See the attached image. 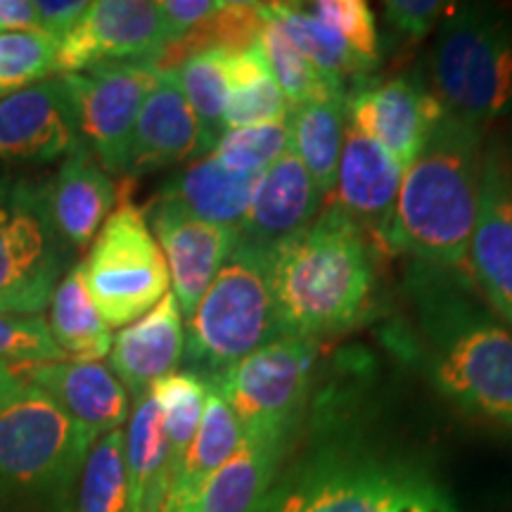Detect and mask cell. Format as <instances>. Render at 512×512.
Returning <instances> with one entry per match:
<instances>
[{
	"label": "cell",
	"mask_w": 512,
	"mask_h": 512,
	"mask_svg": "<svg viewBox=\"0 0 512 512\" xmlns=\"http://www.w3.org/2000/svg\"><path fill=\"white\" fill-rule=\"evenodd\" d=\"M0 361L8 366H29L67 358L50 337L46 318L0 313Z\"/></svg>",
	"instance_id": "cell-36"
},
{
	"label": "cell",
	"mask_w": 512,
	"mask_h": 512,
	"mask_svg": "<svg viewBox=\"0 0 512 512\" xmlns=\"http://www.w3.org/2000/svg\"><path fill=\"white\" fill-rule=\"evenodd\" d=\"M451 8L453 3H444V0H387L384 17L394 31L420 41L444 22Z\"/></svg>",
	"instance_id": "cell-37"
},
{
	"label": "cell",
	"mask_w": 512,
	"mask_h": 512,
	"mask_svg": "<svg viewBox=\"0 0 512 512\" xmlns=\"http://www.w3.org/2000/svg\"><path fill=\"white\" fill-rule=\"evenodd\" d=\"M207 155L200 121L190 110L176 76L159 72L155 88L140 107L124 181Z\"/></svg>",
	"instance_id": "cell-18"
},
{
	"label": "cell",
	"mask_w": 512,
	"mask_h": 512,
	"mask_svg": "<svg viewBox=\"0 0 512 512\" xmlns=\"http://www.w3.org/2000/svg\"><path fill=\"white\" fill-rule=\"evenodd\" d=\"M240 441L242 430L238 418L223 401V396L209 387L200 427H197L181 470L171 484L164 512H190L209 479L238 451Z\"/></svg>",
	"instance_id": "cell-24"
},
{
	"label": "cell",
	"mask_w": 512,
	"mask_h": 512,
	"mask_svg": "<svg viewBox=\"0 0 512 512\" xmlns=\"http://www.w3.org/2000/svg\"><path fill=\"white\" fill-rule=\"evenodd\" d=\"M320 339L275 337L207 382L238 418L242 439L285 451L304 411Z\"/></svg>",
	"instance_id": "cell-9"
},
{
	"label": "cell",
	"mask_w": 512,
	"mask_h": 512,
	"mask_svg": "<svg viewBox=\"0 0 512 512\" xmlns=\"http://www.w3.org/2000/svg\"><path fill=\"white\" fill-rule=\"evenodd\" d=\"M145 219L169 266L171 292L178 309L183 320H188L209 290L211 280L238 245L240 233L195 219L176 204L157 197L145 209Z\"/></svg>",
	"instance_id": "cell-14"
},
{
	"label": "cell",
	"mask_w": 512,
	"mask_h": 512,
	"mask_svg": "<svg viewBox=\"0 0 512 512\" xmlns=\"http://www.w3.org/2000/svg\"><path fill=\"white\" fill-rule=\"evenodd\" d=\"M467 264L486 304L512 330V155L501 136L484 143L477 226Z\"/></svg>",
	"instance_id": "cell-12"
},
{
	"label": "cell",
	"mask_w": 512,
	"mask_h": 512,
	"mask_svg": "<svg viewBox=\"0 0 512 512\" xmlns=\"http://www.w3.org/2000/svg\"><path fill=\"white\" fill-rule=\"evenodd\" d=\"M188 100L190 110L200 121L209 152L226 133V105L230 93V53L223 48H204L171 69Z\"/></svg>",
	"instance_id": "cell-30"
},
{
	"label": "cell",
	"mask_w": 512,
	"mask_h": 512,
	"mask_svg": "<svg viewBox=\"0 0 512 512\" xmlns=\"http://www.w3.org/2000/svg\"><path fill=\"white\" fill-rule=\"evenodd\" d=\"M510 155H512V143H510Z\"/></svg>",
	"instance_id": "cell-43"
},
{
	"label": "cell",
	"mask_w": 512,
	"mask_h": 512,
	"mask_svg": "<svg viewBox=\"0 0 512 512\" xmlns=\"http://www.w3.org/2000/svg\"><path fill=\"white\" fill-rule=\"evenodd\" d=\"M34 5L38 31L60 43L79 24V19L86 15L91 3H83V0H34Z\"/></svg>",
	"instance_id": "cell-39"
},
{
	"label": "cell",
	"mask_w": 512,
	"mask_h": 512,
	"mask_svg": "<svg viewBox=\"0 0 512 512\" xmlns=\"http://www.w3.org/2000/svg\"><path fill=\"white\" fill-rule=\"evenodd\" d=\"M261 174L228 169L219 159L207 155L169 178V183L159 190L157 200L176 204L200 221L240 233Z\"/></svg>",
	"instance_id": "cell-22"
},
{
	"label": "cell",
	"mask_w": 512,
	"mask_h": 512,
	"mask_svg": "<svg viewBox=\"0 0 512 512\" xmlns=\"http://www.w3.org/2000/svg\"><path fill=\"white\" fill-rule=\"evenodd\" d=\"M287 150H290V128L285 119L266 126L226 131L209 155L219 159L228 169L261 174L278 162Z\"/></svg>",
	"instance_id": "cell-34"
},
{
	"label": "cell",
	"mask_w": 512,
	"mask_h": 512,
	"mask_svg": "<svg viewBox=\"0 0 512 512\" xmlns=\"http://www.w3.org/2000/svg\"><path fill=\"white\" fill-rule=\"evenodd\" d=\"M221 3L223 0H159L157 5L171 43H176L204 27L219 12Z\"/></svg>",
	"instance_id": "cell-38"
},
{
	"label": "cell",
	"mask_w": 512,
	"mask_h": 512,
	"mask_svg": "<svg viewBox=\"0 0 512 512\" xmlns=\"http://www.w3.org/2000/svg\"><path fill=\"white\" fill-rule=\"evenodd\" d=\"M259 46L264 50L273 79L280 86V91H283L290 107L325 98V95L349 93L347 86H342V83L325 79V76L320 74L290 41H287L283 31L275 27V22L268 17V12L266 24L259 36Z\"/></svg>",
	"instance_id": "cell-33"
},
{
	"label": "cell",
	"mask_w": 512,
	"mask_h": 512,
	"mask_svg": "<svg viewBox=\"0 0 512 512\" xmlns=\"http://www.w3.org/2000/svg\"><path fill=\"white\" fill-rule=\"evenodd\" d=\"M124 430L95 441L81 467L74 494V512H126Z\"/></svg>",
	"instance_id": "cell-32"
},
{
	"label": "cell",
	"mask_w": 512,
	"mask_h": 512,
	"mask_svg": "<svg viewBox=\"0 0 512 512\" xmlns=\"http://www.w3.org/2000/svg\"><path fill=\"white\" fill-rule=\"evenodd\" d=\"M48 330L67 361L98 363L112 349V328L95 309L83 283L81 261L69 268L50 297Z\"/></svg>",
	"instance_id": "cell-26"
},
{
	"label": "cell",
	"mask_w": 512,
	"mask_h": 512,
	"mask_svg": "<svg viewBox=\"0 0 512 512\" xmlns=\"http://www.w3.org/2000/svg\"><path fill=\"white\" fill-rule=\"evenodd\" d=\"M411 512H453V510L448 508L444 501H441L439 494H434L432 498H427V501H422V503L415 505Z\"/></svg>",
	"instance_id": "cell-42"
},
{
	"label": "cell",
	"mask_w": 512,
	"mask_h": 512,
	"mask_svg": "<svg viewBox=\"0 0 512 512\" xmlns=\"http://www.w3.org/2000/svg\"><path fill=\"white\" fill-rule=\"evenodd\" d=\"M430 91L448 117L486 128L512 110V17L491 5L453 8L430 53Z\"/></svg>",
	"instance_id": "cell-5"
},
{
	"label": "cell",
	"mask_w": 512,
	"mask_h": 512,
	"mask_svg": "<svg viewBox=\"0 0 512 512\" xmlns=\"http://www.w3.org/2000/svg\"><path fill=\"white\" fill-rule=\"evenodd\" d=\"M185 328L174 292H166L155 309L133 320L114 337L110 370L124 384L128 396L140 399L164 375L174 373L183 361Z\"/></svg>",
	"instance_id": "cell-21"
},
{
	"label": "cell",
	"mask_w": 512,
	"mask_h": 512,
	"mask_svg": "<svg viewBox=\"0 0 512 512\" xmlns=\"http://www.w3.org/2000/svg\"><path fill=\"white\" fill-rule=\"evenodd\" d=\"M403 166L349 121L337 164L335 190L328 197L366 233L384 238L403 181Z\"/></svg>",
	"instance_id": "cell-17"
},
{
	"label": "cell",
	"mask_w": 512,
	"mask_h": 512,
	"mask_svg": "<svg viewBox=\"0 0 512 512\" xmlns=\"http://www.w3.org/2000/svg\"><path fill=\"white\" fill-rule=\"evenodd\" d=\"M126 512H164L171 491L169 446L155 396H140L124 430Z\"/></svg>",
	"instance_id": "cell-23"
},
{
	"label": "cell",
	"mask_w": 512,
	"mask_h": 512,
	"mask_svg": "<svg viewBox=\"0 0 512 512\" xmlns=\"http://www.w3.org/2000/svg\"><path fill=\"white\" fill-rule=\"evenodd\" d=\"M268 273L280 337L320 339L347 330L375 290L366 230L335 204L271 249Z\"/></svg>",
	"instance_id": "cell-3"
},
{
	"label": "cell",
	"mask_w": 512,
	"mask_h": 512,
	"mask_svg": "<svg viewBox=\"0 0 512 512\" xmlns=\"http://www.w3.org/2000/svg\"><path fill=\"white\" fill-rule=\"evenodd\" d=\"M48 207L60 238L74 249H86L102 223L119 204L112 176L98 164L81 140L69 147L57 174L46 181Z\"/></svg>",
	"instance_id": "cell-20"
},
{
	"label": "cell",
	"mask_w": 512,
	"mask_h": 512,
	"mask_svg": "<svg viewBox=\"0 0 512 512\" xmlns=\"http://www.w3.org/2000/svg\"><path fill=\"white\" fill-rule=\"evenodd\" d=\"M427 268V266H425ZM415 306L427 373L465 411L512 430V330L472 278L427 268Z\"/></svg>",
	"instance_id": "cell-1"
},
{
	"label": "cell",
	"mask_w": 512,
	"mask_h": 512,
	"mask_svg": "<svg viewBox=\"0 0 512 512\" xmlns=\"http://www.w3.org/2000/svg\"><path fill=\"white\" fill-rule=\"evenodd\" d=\"M169 46V31L155 0H95L57 43L55 74H79L102 64L155 67Z\"/></svg>",
	"instance_id": "cell-11"
},
{
	"label": "cell",
	"mask_w": 512,
	"mask_h": 512,
	"mask_svg": "<svg viewBox=\"0 0 512 512\" xmlns=\"http://www.w3.org/2000/svg\"><path fill=\"white\" fill-rule=\"evenodd\" d=\"M290 117L283 91L275 83L259 43L230 53V93L226 105V131L254 128Z\"/></svg>",
	"instance_id": "cell-28"
},
{
	"label": "cell",
	"mask_w": 512,
	"mask_h": 512,
	"mask_svg": "<svg viewBox=\"0 0 512 512\" xmlns=\"http://www.w3.org/2000/svg\"><path fill=\"white\" fill-rule=\"evenodd\" d=\"M207 392V382L188 373V370H174L150 387V394L155 396L159 415H162L166 446H169L171 484H174L185 453H188L197 427H200Z\"/></svg>",
	"instance_id": "cell-31"
},
{
	"label": "cell",
	"mask_w": 512,
	"mask_h": 512,
	"mask_svg": "<svg viewBox=\"0 0 512 512\" xmlns=\"http://www.w3.org/2000/svg\"><path fill=\"white\" fill-rule=\"evenodd\" d=\"M27 387L38 389L86 430L93 444L131 415V396L105 363L50 361L12 366Z\"/></svg>",
	"instance_id": "cell-15"
},
{
	"label": "cell",
	"mask_w": 512,
	"mask_h": 512,
	"mask_svg": "<svg viewBox=\"0 0 512 512\" xmlns=\"http://www.w3.org/2000/svg\"><path fill=\"white\" fill-rule=\"evenodd\" d=\"M91 446L46 394L24 389L0 408V512H74Z\"/></svg>",
	"instance_id": "cell-4"
},
{
	"label": "cell",
	"mask_w": 512,
	"mask_h": 512,
	"mask_svg": "<svg viewBox=\"0 0 512 512\" xmlns=\"http://www.w3.org/2000/svg\"><path fill=\"white\" fill-rule=\"evenodd\" d=\"M50 216L46 183L0 174V313L38 316L72 268Z\"/></svg>",
	"instance_id": "cell-7"
},
{
	"label": "cell",
	"mask_w": 512,
	"mask_h": 512,
	"mask_svg": "<svg viewBox=\"0 0 512 512\" xmlns=\"http://www.w3.org/2000/svg\"><path fill=\"white\" fill-rule=\"evenodd\" d=\"M347 95L335 93L325 98L290 107L287 128H290V150L316 183L323 200L335 190L337 164L342 155L344 131H347Z\"/></svg>",
	"instance_id": "cell-25"
},
{
	"label": "cell",
	"mask_w": 512,
	"mask_h": 512,
	"mask_svg": "<svg viewBox=\"0 0 512 512\" xmlns=\"http://www.w3.org/2000/svg\"><path fill=\"white\" fill-rule=\"evenodd\" d=\"M24 389H27V384L22 382L17 370L0 361V408L8 406L10 401H15Z\"/></svg>",
	"instance_id": "cell-41"
},
{
	"label": "cell",
	"mask_w": 512,
	"mask_h": 512,
	"mask_svg": "<svg viewBox=\"0 0 512 512\" xmlns=\"http://www.w3.org/2000/svg\"><path fill=\"white\" fill-rule=\"evenodd\" d=\"M38 31L34 0H0V34Z\"/></svg>",
	"instance_id": "cell-40"
},
{
	"label": "cell",
	"mask_w": 512,
	"mask_h": 512,
	"mask_svg": "<svg viewBox=\"0 0 512 512\" xmlns=\"http://www.w3.org/2000/svg\"><path fill=\"white\" fill-rule=\"evenodd\" d=\"M81 271L95 309L110 328L143 318L169 292V266L145 211L128 200V190L95 235Z\"/></svg>",
	"instance_id": "cell-8"
},
{
	"label": "cell",
	"mask_w": 512,
	"mask_h": 512,
	"mask_svg": "<svg viewBox=\"0 0 512 512\" xmlns=\"http://www.w3.org/2000/svg\"><path fill=\"white\" fill-rule=\"evenodd\" d=\"M283 451L242 439L238 451L209 479L190 512H259L266 505Z\"/></svg>",
	"instance_id": "cell-27"
},
{
	"label": "cell",
	"mask_w": 512,
	"mask_h": 512,
	"mask_svg": "<svg viewBox=\"0 0 512 512\" xmlns=\"http://www.w3.org/2000/svg\"><path fill=\"white\" fill-rule=\"evenodd\" d=\"M484 128L446 117L403 171L384 245L427 268L470 278V242L482 190Z\"/></svg>",
	"instance_id": "cell-2"
},
{
	"label": "cell",
	"mask_w": 512,
	"mask_h": 512,
	"mask_svg": "<svg viewBox=\"0 0 512 512\" xmlns=\"http://www.w3.org/2000/svg\"><path fill=\"white\" fill-rule=\"evenodd\" d=\"M347 114L351 124L408 169L446 117V110L418 79L399 76L382 83H361L349 91Z\"/></svg>",
	"instance_id": "cell-13"
},
{
	"label": "cell",
	"mask_w": 512,
	"mask_h": 512,
	"mask_svg": "<svg viewBox=\"0 0 512 512\" xmlns=\"http://www.w3.org/2000/svg\"><path fill=\"white\" fill-rule=\"evenodd\" d=\"M268 261L271 252L238 240L185 320L183 363L188 373L211 382L280 337Z\"/></svg>",
	"instance_id": "cell-6"
},
{
	"label": "cell",
	"mask_w": 512,
	"mask_h": 512,
	"mask_svg": "<svg viewBox=\"0 0 512 512\" xmlns=\"http://www.w3.org/2000/svg\"><path fill=\"white\" fill-rule=\"evenodd\" d=\"M72 105L76 136L110 176L126 178L133 131L159 69L152 64H102L79 74H62Z\"/></svg>",
	"instance_id": "cell-10"
},
{
	"label": "cell",
	"mask_w": 512,
	"mask_h": 512,
	"mask_svg": "<svg viewBox=\"0 0 512 512\" xmlns=\"http://www.w3.org/2000/svg\"><path fill=\"white\" fill-rule=\"evenodd\" d=\"M268 17L294 48L318 69L325 79L347 86L349 79L368 74L370 69L351 53L347 43L311 15L304 3H266Z\"/></svg>",
	"instance_id": "cell-29"
},
{
	"label": "cell",
	"mask_w": 512,
	"mask_h": 512,
	"mask_svg": "<svg viewBox=\"0 0 512 512\" xmlns=\"http://www.w3.org/2000/svg\"><path fill=\"white\" fill-rule=\"evenodd\" d=\"M323 211V195L292 150L268 166L256 183L252 204L240 228V240L271 252L294 238Z\"/></svg>",
	"instance_id": "cell-19"
},
{
	"label": "cell",
	"mask_w": 512,
	"mask_h": 512,
	"mask_svg": "<svg viewBox=\"0 0 512 512\" xmlns=\"http://www.w3.org/2000/svg\"><path fill=\"white\" fill-rule=\"evenodd\" d=\"M79 136L60 76L0 100V159L48 164L64 157Z\"/></svg>",
	"instance_id": "cell-16"
},
{
	"label": "cell",
	"mask_w": 512,
	"mask_h": 512,
	"mask_svg": "<svg viewBox=\"0 0 512 512\" xmlns=\"http://www.w3.org/2000/svg\"><path fill=\"white\" fill-rule=\"evenodd\" d=\"M311 15L328 24L368 69L380 62V36L373 10L363 0H316L306 5Z\"/></svg>",
	"instance_id": "cell-35"
}]
</instances>
